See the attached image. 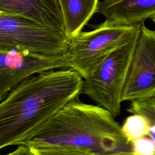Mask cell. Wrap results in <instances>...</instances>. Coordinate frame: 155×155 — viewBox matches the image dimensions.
I'll list each match as a JSON object with an SVG mask.
<instances>
[{
  "mask_svg": "<svg viewBox=\"0 0 155 155\" xmlns=\"http://www.w3.org/2000/svg\"><path fill=\"white\" fill-rule=\"evenodd\" d=\"M4 155H33L30 149L26 146L20 145L13 151Z\"/></svg>",
  "mask_w": 155,
  "mask_h": 155,
  "instance_id": "obj_15",
  "label": "cell"
},
{
  "mask_svg": "<svg viewBox=\"0 0 155 155\" xmlns=\"http://www.w3.org/2000/svg\"><path fill=\"white\" fill-rule=\"evenodd\" d=\"M107 155H134V154L131 152H120V153H112Z\"/></svg>",
  "mask_w": 155,
  "mask_h": 155,
  "instance_id": "obj_16",
  "label": "cell"
},
{
  "mask_svg": "<svg viewBox=\"0 0 155 155\" xmlns=\"http://www.w3.org/2000/svg\"><path fill=\"white\" fill-rule=\"evenodd\" d=\"M96 13L106 25H134L155 16V0H102Z\"/></svg>",
  "mask_w": 155,
  "mask_h": 155,
  "instance_id": "obj_9",
  "label": "cell"
},
{
  "mask_svg": "<svg viewBox=\"0 0 155 155\" xmlns=\"http://www.w3.org/2000/svg\"><path fill=\"white\" fill-rule=\"evenodd\" d=\"M151 21H152L153 22H155V16H153V17H152V18H151Z\"/></svg>",
  "mask_w": 155,
  "mask_h": 155,
  "instance_id": "obj_18",
  "label": "cell"
},
{
  "mask_svg": "<svg viewBox=\"0 0 155 155\" xmlns=\"http://www.w3.org/2000/svg\"><path fill=\"white\" fill-rule=\"evenodd\" d=\"M140 26V24L106 25L101 23L91 31H81L70 40L67 53L70 68L86 78L112 51L132 40L139 33Z\"/></svg>",
  "mask_w": 155,
  "mask_h": 155,
  "instance_id": "obj_3",
  "label": "cell"
},
{
  "mask_svg": "<svg viewBox=\"0 0 155 155\" xmlns=\"http://www.w3.org/2000/svg\"><path fill=\"white\" fill-rule=\"evenodd\" d=\"M70 68L67 54L48 56L0 50V101L27 78L49 70Z\"/></svg>",
  "mask_w": 155,
  "mask_h": 155,
  "instance_id": "obj_7",
  "label": "cell"
},
{
  "mask_svg": "<svg viewBox=\"0 0 155 155\" xmlns=\"http://www.w3.org/2000/svg\"><path fill=\"white\" fill-rule=\"evenodd\" d=\"M20 145L70 147L91 155L131 152V143L108 111L77 99L65 105Z\"/></svg>",
  "mask_w": 155,
  "mask_h": 155,
  "instance_id": "obj_2",
  "label": "cell"
},
{
  "mask_svg": "<svg viewBox=\"0 0 155 155\" xmlns=\"http://www.w3.org/2000/svg\"><path fill=\"white\" fill-rule=\"evenodd\" d=\"M128 111L146 117L151 125H155V101L153 96L131 101Z\"/></svg>",
  "mask_w": 155,
  "mask_h": 155,
  "instance_id": "obj_12",
  "label": "cell"
},
{
  "mask_svg": "<svg viewBox=\"0 0 155 155\" xmlns=\"http://www.w3.org/2000/svg\"><path fill=\"white\" fill-rule=\"evenodd\" d=\"M28 148L30 149L33 155H91L85 151L70 147H51Z\"/></svg>",
  "mask_w": 155,
  "mask_h": 155,
  "instance_id": "obj_13",
  "label": "cell"
},
{
  "mask_svg": "<svg viewBox=\"0 0 155 155\" xmlns=\"http://www.w3.org/2000/svg\"><path fill=\"white\" fill-rule=\"evenodd\" d=\"M138 35L112 51L83 80L82 93L114 117L120 113L122 93Z\"/></svg>",
  "mask_w": 155,
  "mask_h": 155,
  "instance_id": "obj_5",
  "label": "cell"
},
{
  "mask_svg": "<svg viewBox=\"0 0 155 155\" xmlns=\"http://www.w3.org/2000/svg\"><path fill=\"white\" fill-rule=\"evenodd\" d=\"M62 12L65 30L71 38L80 33L96 13L99 0H58Z\"/></svg>",
  "mask_w": 155,
  "mask_h": 155,
  "instance_id": "obj_10",
  "label": "cell"
},
{
  "mask_svg": "<svg viewBox=\"0 0 155 155\" xmlns=\"http://www.w3.org/2000/svg\"><path fill=\"white\" fill-rule=\"evenodd\" d=\"M155 93V30L140 24L128 66L122 101H133Z\"/></svg>",
  "mask_w": 155,
  "mask_h": 155,
  "instance_id": "obj_6",
  "label": "cell"
},
{
  "mask_svg": "<svg viewBox=\"0 0 155 155\" xmlns=\"http://www.w3.org/2000/svg\"><path fill=\"white\" fill-rule=\"evenodd\" d=\"M153 96V99H154V101H155V93H154V94H153V96Z\"/></svg>",
  "mask_w": 155,
  "mask_h": 155,
  "instance_id": "obj_19",
  "label": "cell"
},
{
  "mask_svg": "<svg viewBox=\"0 0 155 155\" xmlns=\"http://www.w3.org/2000/svg\"><path fill=\"white\" fill-rule=\"evenodd\" d=\"M131 143L134 155H155V142L149 136L135 139Z\"/></svg>",
  "mask_w": 155,
  "mask_h": 155,
  "instance_id": "obj_14",
  "label": "cell"
},
{
  "mask_svg": "<svg viewBox=\"0 0 155 155\" xmlns=\"http://www.w3.org/2000/svg\"><path fill=\"white\" fill-rule=\"evenodd\" d=\"M148 136L151 137L155 142V134H148Z\"/></svg>",
  "mask_w": 155,
  "mask_h": 155,
  "instance_id": "obj_17",
  "label": "cell"
},
{
  "mask_svg": "<svg viewBox=\"0 0 155 155\" xmlns=\"http://www.w3.org/2000/svg\"><path fill=\"white\" fill-rule=\"evenodd\" d=\"M0 11L24 17L67 36L58 0H0Z\"/></svg>",
  "mask_w": 155,
  "mask_h": 155,
  "instance_id": "obj_8",
  "label": "cell"
},
{
  "mask_svg": "<svg viewBox=\"0 0 155 155\" xmlns=\"http://www.w3.org/2000/svg\"><path fill=\"white\" fill-rule=\"evenodd\" d=\"M70 40L27 18L0 11V50L59 56L67 54Z\"/></svg>",
  "mask_w": 155,
  "mask_h": 155,
  "instance_id": "obj_4",
  "label": "cell"
},
{
  "mask_svg": "<svg viewBox=\"0 0 155 155\" xmlns=\"http://www.w3.org/2000/svg\"><path fill=\"white\" fill-rule=\"evenodd\" d=\"M82 76L71 68L31 76L0 102V150L19 143L82 94Z\"/></svg>",
  "mask_w": 155,
  "mask_h": 155,
  "instance_id": "obj_1",
  "label": "cell"
},
{
  "mask_svg": "<svg viewBox=\"0 0 155 155\" xmlns=\"http://www.w3.org/2000/svg\"><path fill=\"white\" fill-rule=\"evenodd\" d=\"M150 126L146 117L140 114H133L125 119L120 128L127 141L131 143L135 139L148 136Z\"/></svg>",
  "mask_w": 155,
  "mask_h": 155,
  "instance_id": "obj_11",
  "label": "cell"
}]
</instances>
